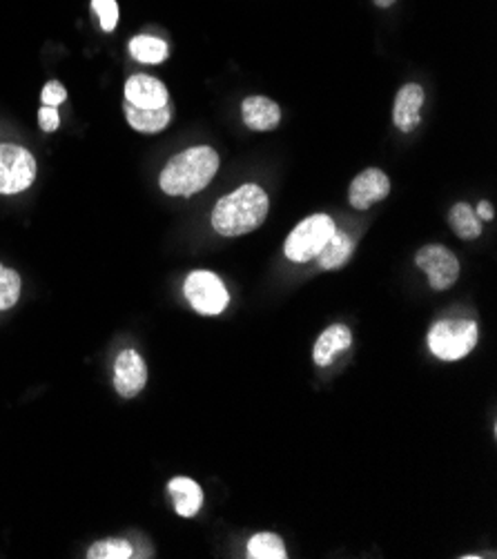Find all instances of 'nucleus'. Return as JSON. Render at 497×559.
I'll return each instance as SVG.
<instances>
[{
	"instance_id": "nucleus-5",
	"label": "nucleus",
	"mask_w": 497,
	"mask_h": 559,
	"mask_svg": "<svg viewBox=\"0 0 497 559\" xmlns=\"http://www.w3.org/2000/svg\"><path fill=\"white\" fill-rule=\"evenodd\" d=\"M184 293L188 304L203 317L221 314L230 304V295L224 282H221L214 272H208V270H194L192 274H188Z\"/></svg>"
},
{
	"instance_id": "nucleus-23",
	"label": "nucleus",
	"mask_w": 497,
	"mask_h": 559,
	"mask_svg": "<svg viewBox=\"0 0 497 559\" xmlns=\"http://www.w3.org/2000/svg\"><path fill=\"white\" fill-rule=\"evenodd\" d=\"M43 105H49V107H59L61 103H66L68 98V90L63 87V83L59 81H49L45 87H43Z\"/></svg>"
},
{
	"instance_id": "nucleus-20",
	"label": "nucleus",
	"mask_w": 497,
	"mask_h": 559,
	"mask_svg": "<svg viewBox=\"0 0 497 559\" xmlns=\"http://www.w3.org/2000/svg\"><path fill=\"white\" fill-rule=\"evenodd\" d=\"M21 293H23L21 274L0 263V312L14 308L21 299Z\"/></svg>"
},
{
	"instance_id": "nucleus-4",
	"label": "nucleus",
	"mask_w": 497,
	"mask_h": 559,
	"mask_svg": "<svg viewBox=\"0 0 497 559\" xmlns=\"http://www.w3.org/2000/svg\"><path fill=\"white\" fill-rule=\"evenodd\" d=\"M338 230L335 221L328 214H312L304 218L299 226L288 235L284 243V252L291 261L295 263H306L317 259L321 248L328 243V239L333 237Z\"/></svg>"
},
{
	"instance_id": "nucleus-12",
	"label": "nucleus",
	"mask_w": 497,
	"mask_h": 559,
	"mask_svg": "<svg viewBox=\"0 0 497 559\" xmlns=\"http://www.w3.org/2000/svg\"><path fill=\"white\" fill-rule=\"evenodd\" d=\"M126 103L137 107H163L168 105V90L161 81L147 74H134L126 83Z\"/></svg>"
},
{
	"instance_id": "nucleus-2",
	"label": "nucleus",
	"mask_w": 497,
	"mask_h": 559,
	"mask_svg": "<svg viewBox=\"0 0 497 559\" xmlns=\"http://www.w3.org/2000/svg\"><path fill=\"white\" fill-rule=\"evenodd\" d=\"M218 173V154L208 147H190L168 160L158 177V186L170 197H192L210 186Z\"/></svg>"
},
{
	"instance_id": "nucleus-13",
	"label": "nucleus",
	"mask_w": 497,
	"mask_h": 559,
	"mask_svg": "<svg viewBox=\"0 0 497 559\" xmlns=\"http://www.w3.org/2000/svg\"><path fill=\"white\" fill-rule=\"evenodd\" d=\"M351 344H353V334H351L348 325L335 323V325L326 328V330L319 334V340H317L315 350H312V359H315L317 366L326 368V366H330V364L335 361V357H338L340 353L348 350Z\"/></svg>"
},
{
	"instance_id": "nucleus-24",
	"label": "nucleus",
	"mask_w": 497,
	"mask_h": 559,
	"mask_svg": "<svg viewBox=\"0 0 497 559\" xmlns=\"http://www.w3.org/2000/svg\"><path fill=\"white\" fill-rule=\"evenodd\" d=\"M38 126L43 132H57L59 126H61V117H59V109L57 107H49V105H43L40 111H38Z\"/></svg>"
},
{
	"instance_id": "nucleus-25",
	"label": "nucleus",
	"mask_w": 497,
	"mask_h": 559,
	"mask_svg": "<svg viewBox=\"0 0 497 559\" xmlns=\"http://www.w3.org/2000/svg\"><path fill=\"white\" fill-rule=\"evenodd\" d=\"M475 214H477L480 221H493V216H495V214H493V205H490L488 201H480Z\"/></svg>"
},
{
	"instance_id": "nucleus-14",
	"label": "nucleus",
	"mask_w": 497,
	"mask_h": 559,
	"mask_svg": "<svg viewBox=\"0 0 497 559\" xmlns=\"http://www.w3.org/2000/svg\"><path fill=\"white\" fill-rule=\"evenodd\" d=\"M126 119L130 123V128H134L141 134H158L165 128H168L170 119H173V107L170 103L163 107H137L126 103Z\"/></svg>"
},
{
	"instance_id": "nucleus-26",
	"label": "nucleus",
	"mask_w": 497,
	"mask_h": 559,
	"mask_svg": "<svg viewBox=\"0 0 497 559\" xmlns=\"http://www.w3.org/2000/svg\"><path fill=\"white\" fill-rule=\"evenodd\" d=\"M372 3L377 5V8H391V5H395V0H372Z\"/></svg>"
},
{
	"instance_id": "nucleus-16",
	"label": "nucleus",
	"mask_w": 497,
	"mask_h": 559,
	"mask_svg": "<svg viewBox=\"0 0 497 559\" xmlns=\"http://www.w3.org/2000/svg\"><path fill=\"white\" fill-rule=\"evenodd\" d=\"M353 250H355L353 237L344 230H335L333 237L328 239V243L317 254V263L321 270H340L342 265L348 263V259L353 257Z\"/></svg>"
},
{
	"instance_id": "nucleus-10",
	"label": "nucleus",
	"mask_w": 497,
	"mask_h": 559,
	"mask_svg": "<svg viewBox=\"0 0 497 559\" xmlns=\"http://www.w3.org/2000/svg\"><path fill=\"white\" fill-rule=\"evenodd\" d=\"M241 119L255 132H270L282 121V107L265 96H248L241 103Z\"/></svg>"
},
{
	"instance_id": "nucleus-3",
	"label": "nucleus",
	"mask_w": 497,
	"mask_h": 559,
	"mask_svg": "<svg viewBox=\"0 0 497 559\" xmlns=\"http://www.w3.org/2000/svg\"><path fill=\"white\" fill-rule=\"evenodd\" d=\"M477 323L469 319H445L428 330V348L441 361H460L477 346Z\"/></svg>"
},
{
	"instance_id": "nucleus-19",
	"label": "nucleus",
	"mask_w": 497,
	"mask_h": 559,
	"mask_svg": "<svg viewBox=\"0 0 497 559\" xmlns=\"http://www.w3.org/2000/svg\"><path fill=\"white\" fill-rule=\"evenodd\" d=\"M250 559H286L288 550L280 535L274 533H257L248 542Z\"/></svg>"
},
{
	"instance_id": "nucleus-15",
	"label": "nucleus",
	"mask_w": 497,
	"mask_h": 559,
	"mask_svg": "<svg viewBox=\"0 0 497 559\" xmlns=\"http://www.w3.org/2000/svg\"><path fill=\"white\" fill-rule=\"evenodd\" d=\"M168 492L173 495L175 511L181 518H194L203 507V490L190 477H175L168 484Z\"/></svg>"
},
{
	"instance_id": "nucleus-17",
	"label": "nucleus",
	"mask_w": 497,
	"mask_h": 559,
	"mask_svg": "<svg viewBox=\"0 0 497 559\" xmlns=\"http://www.w3.org/2000/svg\"><path fill=\"white\" fill-rule=\"evenodd\" d=\"M130 53L134 56L139 63L158 66V63L168 59V45H165L163 38L141 34V36H134L130 40Z\"/></svg>"
},
{
	"instance_id": "nucleus-9",
	"label": "nucleus",
	"mask_w": 497,
	"mask_h": 559,
	"mask_svg": "<svg viewBox=\"0 0 497 559\" xmlns=\"http://www.w3.org/2000/svg\"><path fill=\"white\" fill-rule=\"evenodd\" d=\"M147 383V366L137 350H123L115 364V388L126 400L137 397Z\"/></svg>"
},
{
	"instance_id": "nucleus-18",
	"label": "nucleus",
	"mask_w": 497,
	"mask_h": 559,
	"mask_svg": "<svg viewBox=\"0 0 497 559\" xmlns=\"http://www.w3.org/2000/svg\"><path fill=\"white\" fill-rule=\"evenodd\" d=\"M449 223L455 235L464 241H473L482 235V221L469 203H455L449 214Z\"/></svg>"
},
{
	"instance_id": "nucleus-7",
	"label": "nucleus",
	"mask_w": 497,
	"mask_h": 559,
	"mask_svg": "<svg viewBox=\"0 0 497 559\" xmlns=\"http://www.w3.org/2000/svg\"><path fill=\"white\" fill-rule=\"evenodd\" d=\"M417 267L426 274L433 290H449L460 278V261L447 246H424L415 254Z\"/></svg>"
},
{
	"instance_id": "nucleus-21",
	"label": "nucleus",
	"mask_w": 497,
	"mask_h": 559,
	"mask_svg": "<svg viewBox=\"0 0 497 559\" xmlns=\"http://www.w3.org/2000/svg\"><path fill=\"white\" fill-rule=\"evenodd\" d=\"M90 559H130L134 557V548L128 539H103L90 546Z\"/></svg>"
},
{
	"instance_id": "nucleus-8",
	"label": "nucleus",
	"mask_w": 497,
	"mask_h": 559,
	"mask_svg": "<svg viewBox=\"0 0 497 559\" xmlns=\"http://www.w3.org/2000/svg\"><path fill=\"white\" fill-rule=\"evenodd\" d=\"M391 192V179L386 177L379 167H368L357 175L348 190V201L355 210H368L375 203L383 201Z\"/></svg>"
},
{
	"instance_id": "nucleus-22",
	"label": "nucleus",
	"mask_w": 497,
	"mask_h": 559,
	"mask_svg": "<svg viewBox=\"0 0 497 559\" xmlns=\"http://www.w3.org/2000/svg\"><path fill=\"white\" fill-rule=\"evenodd\" d=\"M92 10L98 14L103 32H115V27L119 23L117 0H92Z\"/></svg>"
},
{
	"instance_id": "nucleus-6",
	"label": "nucleus",
	"mask_w": 497,
	"mask_h": 559,
	"mask_svg": "<svg viewBox=\"0 0 497 559\" xmlns=\"http://www.w3.org/2000/svg\"><path fill=\"white\" fill-rule=\"evenodd\" d=\"M36 179V158L29 150L0 143V194L12 197L25 192Z\"/></svg>"
},
{
	"instance_id": "nucleus-11",
	"label": "nucleus",
	"mask_w": 497,
	"mask_h": 559,
	"mask_svg": "<svg viewBox=\"0 0 497 559\" xmlns=\"http://www.w3.org/2000/svg\"><path fill=\"white\" fill-rule=\"evenodd\" d=\"M424 105V90L417 83H409L404 85L393 103V123L395 128H400L404 134L413 132L422 117H419V109Z\"/></svg>"
},
{
	"instance_id": "nucleus-1",
	"label": "nucleus",
	"mask_w": 497,
	"mask_h": 559,
	"mask_svg": "<svg viewBox=\"0 0 497 559\" xmlns=\"http://www.w3.org/2000/svg\"><path fill=\"white\" fill-rule=\"evenodd\" d=\"M268 207V194L259 186L246 183L216 201L212 210V228L221 237L248 235L265 221Z\"/></svg>"
}]
</instances>
